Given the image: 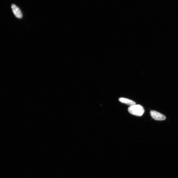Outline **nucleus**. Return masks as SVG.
Returning a JSON list of instances; mask_svg holds the SVG:
<instances>
[{
  "instance_id": "1",
  "label": "nucleus",
  "mask_w": 178,
  "mask_h": 178,
  "mask_svg": "<svg viewBox=\"0 0 178 178\" xmlns=\"http://www.w3.org/2000/svg\"><path fill=\"white\" fill-rule=\"evenodd\" d=\"M128 111L133 115L141 116L145 112L143 108L139 105H134L130 106L128 108Z\"/></svg>"
},
{
  "instance_id": "2",
  "label": "nucleus",
  "mask_w": 178,
  "mask_h": 178,
  "mask_svg": "<svg viewBox=\"0 0 178 178\" xmlns=\"http://www.w3.org/2000/svg\"><path fill=\"white\" fill-rule=\"evenodd\" d=\"M150 116L154 120L158 121H163L166 120V117L159 112L151 110L150 111Z\"/></svg>"
},
{
  "instance_id": "3",
  "label": "nucleus",
  "mask_w": 178,
  "mask_h": 178,
  "mask_svg": "<svg viewBox=\"0 0 178 178\" xmlns=\"http://www.w3.org/2000/svg\"><path fill=\"white\" fill-rule=\"evenodd\" d=\"M11 8L13 12L17 18L19 19H21L22 18V14L21 11L17 6L12 4L11 6Z\"/></svg>"
},
{
  "instance_id": "4",
  "label": "nucleus",
  "mask_w": 178,
  "mask_h": 178,
  "mask_svg": "<svg viewBox=\"0 0 178 178\" xmlns=\"http://www.w3.org/2000/svg\"><path fill=\"white\" fill-rule=\"evenodd\" d=\"M119 101L120 102L126 104L129 106H131L135 104V103L131 100L124 98H120L119 99Z\"/></svg>"
}]
</instances>
